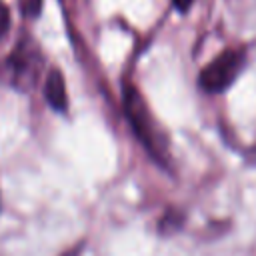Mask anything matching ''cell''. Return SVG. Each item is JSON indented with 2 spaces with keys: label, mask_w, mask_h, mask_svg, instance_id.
I'll use <instances>...</instances> for the list:
<instances>
[{
  "label": "cell",
  "mask_w": 256,
  "mask_h": 256,
  "mask_svg": "<svg viewBox=\"0 0 256 256\" xmlns=\"http://www.w3.org/2000/svg\"><path fill=\"white\" fill-rule=\"evenodd\" d=\"M20 10H22L24 16L34 18L42 10V0H20Z\"/></svg>",
  "instance_id": "5b68a950"
},
{
  "label": "cell",
  "mask_w": 256,
  "mask_h": 256,
  "mask_svg": "<svg viewBox=\"0 0 256 256\" xmlns=\"http://www.w3.org/2000/svg\"><path fill=\"white\" fill-rule=\"evenodd\" d=\"M244 68V52L228 48L218 54L198 76V86L208 94L224 92L242 72Z\"/></svg>",
  "instance_id": "3957f363"
},
{
  "label": "cell",
  "mask_w": 256,
  "mask_h": 256,
  "mask_svg": "<svg viewBox=\"0 0 256 256\" xmlns=\"http://www.w3.org/2000/svg\"><path fill=\"white\" fill-rule=\"evenodd\" d=\"M44 94L46 100L50 104L52 110L56 112H64L68 108V96H66V84H64V76L60 70H50L48 78L44 82Z\"/></svg>",
  "instance_id": "277c9868"
},
{
  "label": "cell",
  "mask_w": 256,
  "mask_h": 256,
  "mask_svg": "<svg viewBox=\"0 0 256 256\" xmlns=\"http://www.w3.org/2000/svg\"><path fill=\"white\" fill-rule=\"evenodd\" d=\"M192 2H194V0H172L174 8H176L178 12H188L190 6H192Z\"/></svg>",
  "instance_id": "52a82bcc"
},
{
  "label": "cell",
  "mask_w": 256,
  "mask_h": 256,
  "mask_svg": "<svg viewBox=\"0 0 256 256\" xmlns=\"http://www.w3.org/2000/svg\"><path fill=\"white\" fill-rule=\"evenodd\" d=\"M8 26H10V12H8V8L0 2V38L8 32Z\"/></svg>",
  "instance_id": "8992f818"
},
{
  "label": "cell",
  "mask_w": 256,
  "mask_h": 256,
  "mask_svg": "<svg viewBox=\"0 0 256 256\" xmlns=\"http://www.w3.org/2000/svg\"><path fill=\"white\" fill-rule=\"evenodd\" d=\"M40 66L42 58L36 44L30 42V38H22L4 62L6 82L12 84L16 90H30L38 78Z\"/></svg>",
  "instance_id": "7a4b0ae2"
},
{
  "label": "cell",
  "mask_w": 256,
  "mask_h": 256,
  "mask_svg": "<svg viewBox=\"0 0 256 256\" xmlns=\"http://www.w3.org/2000/svg\"><path fill=\"white\" fill-rule=\"evenodd\" d=\"M64 256H78V250H72V252H68V254H64Z\"/></svg>",
  "instance_id": "ba28073f"
},
{
  "label": "cell",
  "mask_w": 256,
  "mask_h": 256,
  "mask_svg": "<svg viewBox=\"0 0 256 256\" xmlns=\"http://www.w3.org/2000/svg\"><path fill=\"white\" fill-rule=\"evenodd\" d=\"M124 112L134 130V136L150 152V156L156 162H166V152H164V144L160 140L158 126H156L142 94L134 86L124 88Z\"/></svg>",
  "instance_id": "6da1fadb"
}]
</instances>
